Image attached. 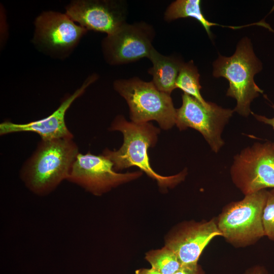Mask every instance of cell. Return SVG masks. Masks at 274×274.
<instances>
[{"label":"cell","mask_w":274,"mask_h":274,"mask_svg":"<svg viewBox=\"0 0 274 274\" xmlns=\"http://www.w3.org/2000/svg\"><path fill=\"white\" fill-rule=\"evenodd\" d=\"M113 86L126 100L132 122L143 123L155 120L165 130L176 124L177 109L170 94L159 91L151 81L134 77L116 80Z\"/></svg>","instance_id":"5b68a950"},{"label":"cell","mask_w":274,"mask_h":274,"mask_svg":"<svg viewBox=\"0 0 274 274\" xmlns=\"http://www.w3.org/2000/svg\"><path fill=\"white\" fill-rule=\"evenodd\" d=\"M135 274H161L156 269L151 268H141L135 271Z\"/></svg>","instance_id":"7402d4cb"},{"label":"cell","mask_w":274,"mask_h":274,"mask_svg":"<svg viewBox=\"0 0 274 274\" xmlns=\"http://www.w3.org/2000/svg\"><path fill=\"white\" fill-rule=\"evenodd\" d=\"M221 236L216 218L188 223L168 240L166 246L178 256L182 266L196 265L202 251L213 238Z\"/></svg>","instance_id":"4fadbf2b"},{"label":"cell","mask_w":274,"mask_h":274,"mask_svg":"<svg viewBox=\"0 0 274 274\" xmlns=\"http://www.w3.org/2000/svg\"><path fill=\"white\" fill-rule=\"evenodd\" d=\"M213 66V76L224 77L229 82L226 95L236 100L233 111L243 116H248L251 113V102L263 93L254 80V76L261 70L262 65L254 53L250 40L242 39L230 57L220 55Z\"/></svg>","instance_id":"3957f363"},{"label":"cell","mask_w":274,"mask_h":274,"mask_svg":"<svg viewBox=\"0 0 274 274\" xmlns=\"http://www.w3.org/2000/svg\"><path fill=\"white\" fill-rule=\"evenodd\" d=\"M65 13L87 30L108 36L126 23L127 6L124 1L74 0L65 6Z\"/></svg>","instance_id":"8fae6325"},{"label":"cell","mask_w":274,"mask_h":274,"mask_svg":"<svg viewBox=\"0 0 274 274\" xmlns=\"http://www.w3.org/2000/svg\"><path fill=\"white\" fill-rule=\"evenodd\" d=\"M87 31L66 13L46 11L35 19L33 40L43 51L63 57L75 49Z\"/></svg>","instance_id":"9c48e42d"},{"label":"cell","mask_w":274,"mask_h":274,"mask_svg":"<svg viewBox=\"0 0 274 274\" xmlns=\"http://www.w3.org/2000/svg\"><path fill=\"white\" fill-rule=\"evenodd\" d=\"M97 78L98 76L95 74L90 75L80 88L64 99L51 115L44 118L23 124H17L10 121H3L0 124V134L31 132L38 134L42 140L73 139V135L65 122L66 112L72 103Z\"/></svg>","instance_id":"7c38bea8"},{"label":"cell","mask_w":274,"mask_h":274,"mask_svg":"<svg viewBox=\"0 0 274 274\" xmlns=\"http://www.w3.org/2000/svg\"><path fill=\"white\" fill-rule=\"evenodd\" d=\"M230 176L245 196L274 188V143H255L243 150L234 158Z\"/></svg>","instance_id":"8992f818"},{"label":"cell","mask_w":274,"mask_h":274,"mask_svg":"<svg viewBox=\"0 0 274 274\" xmlns=\"http://www.w3.org/2000/svg\"><path fill=\"white\" fill-rule=\"evenodd\" d=\"M113 162L101 154L79 153L67 180L95 195H100L142 175L140 171L117 173Z\"/></svg>","instance_id":"30bf717a"},{"label":"cell","mask_w":274,"mask_h":274,"mask_svg":"<svg viewBox=\"0 0 274 274\" xmlns=\"http://www.w3.org/2000/svg\"><path fill=\"white\" fill-rule=\"evenodd\" d=\"M262 223L265 236L274 241V188L267 191L262 214Z\"/></svg>","instance_id":"ac0fdd59"},{"label":"cell","mask_w":274,"mask_h":274,"mask_svg":"<svg viewBox=\"0 0 274 274\" xmlns=\"http://www.w3.org/2000/svg\"><path fill=\"white\" fill-rule=\"evenodd\" d=\"M174 274H205L201 267L197 264L182 266Z\"/></svg>","instance_id":"d6986e66"},{"label":"cell","mask_w":274,"mask_h":274,"mask_svg":"<svg viewBox=\"0 0 274 274\" xmlns=\"http://www.w3.org/2000/svg\"><path fill=\"white\" fill-rule=\"evenodd\" d=\"M182 105L176 110V124L180 130L190 127L198 131L212 150L217 153L224 142L221 134L233 110L212 103L206 107L193 97L184 93Z\"/></svg>","instance_id":"52a82bcc"},{"label":"cell","mask_w":274,"mask_h":274,"mask_svg":"<svg viewBox=\"0 0 274 274\" xmlns=\"http://www.w3.org/2000/svg\"><path fill=\"white\" fill-rule=\"evenodd\" d=\"M176 88H179L201 102L206 107H209L211 102L206 101L202 97L200 90L199 74L197 67L191 60L183 63L180 70L176 81Z\"/></svg>","instance_id":"2e32d148"},{"label":"cell","mask_w":274,"mask_h":274,"mask_svg":"<svg viewBox=\"0 0 274 274\" xmlns=\"http://www.w3.org/2000/svg\"><path fill=\"white\" fill-rule=\"evenodd\" d=\"M155 35L153 26L145 22H126L114 33L103 39L101 49L104 58L108 63L116 65L149 58L154 48Z\"/></svg>","instance_id":"ba28073f"},{"label":"cell","mask_w":274,"mask_h":274,"mask_svg":"<svg viewBox=\"0 0 274 274\" xmlns=\"http://www.w3.org/2000/svg\"><path fill=\"white\" fill-rule=\"evenodd\" d=\"M267 191L261 190L245 195L225 206L217 219L219 230L226 241L236 248L256 243L265 236L262 214Z\"/></svg>","instance_id":"277c9868"},{"label":"cell","mask_w":274,"mask_h":274,"mask_svg":"<svg viewBox=\"0 0 274 274\" xmlns=\"http://www.w3.org/2000/svg\"><path fill=\"white\" fill-rule=\"evenodd\" d=\"M244 274H268L267 270L262 266L256 265L248 268Z\"/></svg>","instance_id":"ffe728a7"},{"label":"cell","mask_w":274,"mask_h":274,"mask_svg":"<svg viewBox=\"0 0 274 274\" xmlns=\"http://www.w3.org/2000/svg\"><path fill=\"white\" fill-rule=\"evenodd\" d=\"M109 129L120 131L124 138L119 150L111 151L106 149L102 153L113 162L115 171L137 166L163 187L175 185L184 179L185 169L177 175L164 177L156 173L151 167L148 150L156 145L160 132V130L151 123L128 122L123 116L119 115L114 120Z\"/></svg>","instance_id":"7a4b0ae2"},{"label":"cell","mask_w":274,"mask_h":274,"mask_svg":"<svg viewBox=\"0 0 274 274\" xmlns=\"http://www.w3.org/2000/svg\"><path fill=\"white\" fill-rule=\"evenodd\" d=\"M272 107L274 109V105H272ZM251 114L255 117V118L258 120L259 121L262 122L265 124L269 125L271 126L274 129V117L272 118H268L264 116H261L255 114V113L251 112Z\"/></svg>","instance_id":"44dd1931"},{"label":"cell","mask_w":274,"mask_h":274,"mask_svg":"<svg viewBox=\"0 0 274 274\" xmlns=\"http://www.w3.org/2000/svg\"><path fill=\"white\" fill-rule=\"evenodd\" d=\"M200 4V0H177L172 3L166 9L164 14V20L172 21L179 18H194L202 25L211 37L212 26H224L209 21L202 13Z\"/></svg>","instance_id":"9a60e30c"},{"label":"cell","mask_w":274,"mask_h":274,"mask_svg":"<svg viewBox=\"0 0 274 274\" xmlns=\"http://www.w3.org/2000/svg\"><path fill=\"white\" fill-rule=\"evenodd\" d=\"M79 153L73 139L41 140L23 164L21 178L33 193L47 195L67 180Z\"/></svg>","instance_id":"6da1fadb"},{"label":"cell","mask_w":274,"mask_h":274,"mask_svg":"<svg viewBox=\"0 0 274 274\" xmlns=\"http://www.w3.org/2000/svg\"><path fill=\"white\" fill-rule=\"evenodd\" d=\"M148 58L153 65L148 70L152 76L151 82L159 91L170 94L176 88L177 78L184 62L174 56H164L154 48Z\"/></svg>","instance_id":"5bb4252c"},{"label":"cell","mask_w":274,"mask_h":274,"mask_svg":"<svg viewBox=\"0 0 274 274\" xmlns=\"http://www.w3.org/2000/svg\"><path fill=\"white\" fill-rule=\"evenodd\" d=\"M146 258L151 267L161 274H174L182 267L176 253L166 246L161 249L149 252Z\"/></svg>","instance_id":"e0dca14e"}]
</instances>
